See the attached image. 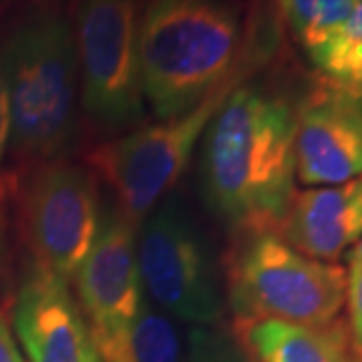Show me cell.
Masks as SVG:
<instances>
[{
	"label": "cell",
	"instance_id": "8",
	"mask_svg": "<svg viewBox=\"0 0 362 362\" xmlns=\"http://www.w3.org/2000/svg\"><path fill=\"white\" fill-rule=\"evenodd\" d=\"M23 220L37 264L69 282L101 230L97 183L77 165L49 163L26 187Z\"/></svg>",
	"mask_w": 362,
	"mask_h": 362
},
{
	"label": "cell",
	"instance_id": "13",
	"mask_svg": "<svg viewBox=\"0 0 362 362\" xmlns=\"http://www.w3.org/2000/svg\"><path fill=\"white\" fill-rule=\"evenodd\" d=\"M244 342L254 362H362L344 322L302 326L259 320L244 326Z\"/></svg>",
	"mask_w": 362,
	"mask_h": 362
},
{
	"label": "cell",
	"instance_id": "19",
	"mask_svg": "<svg viewBox=\"0 0 362 362\" xmlns=\"http://www.w3.org/2000/svg\"><path fill=\"white\" fill-rule=\"evenodd\" d=\"M8 141H11V109H8V95L0 69V175H2V157ZM2 252H4V220H2V180H0V258Z\"/></svg>",
	"mask_w": 362,
	"mask_h": 362
},
{
	"label": "cell",
	"instance_id": "7",
	"mask_svg": "<svg viewBox=\"0 0 362 362\" xmlns=\"http://www.w3.org/2000/svg\"><path fill=\"white\" fill-rule=\"evenodd\" d=\"M143 290L168 316L209 326L223 312V298L209 247L177 204H159L137 240Z\"/></svg>",
	"mask_w": 362,
	"mask_h": 362
},
{
	"label": "cell",
	"instance_id": "11",
	"mask_svg": "<svg viewBox=\"0 0 362 362\" xmlns=\"http://www.w3.org/2000/svg\"><path fill=\"white\" fill-rule=\"evenodd\" d=\"M13 324L28 362H101L66 280L39 264L21 284Z\"/></svg>",
	"mask_w": 362,
	"mask_h": 362
},
{
	"label": "cell",
	"instance_id": "21",
	"mask_svg": "<svg viewBox=\"0 0 362 362\" xmlns=\"http://www.w3.org/2000/svg\"><path fill=\"white\" fill-rule=\"evenodd\" d=\"M349 259L350 262H361L362 259V238L352 246V250H350L349 254Z\"/></svg>",
	"mask_w": 362,
	"mask_h": 362
},
{
	"label": "cell",
	"instance_id": "2",
	"mask_svg": "<svg viewBox=\"0 0 362 362\" xmlns=\"http://www.w3.org/2000/svg\"><path fill=\"white\" fill-rule=\"evenodd\" d=\"M240 16L228 0H147L139 21L143 99L163 119L183 115L228 81Z\"/></svg>",
	"mask_w": 362,
	"mask_h": 362
},
{
	"label": "cell",
	"instance_id": "10",
	"mask_svg": "<svg viewBox=\"0 0 362 362\" xmlns=\"http://www.w3.org/2000/svg\"><path fill=\"white\" fill-rule=\"evenodd\" d=\"M294 161L306 185H338L362 175V103L320 87L294 115Z\"/></svg>",
	"mask_w": 362,
	"mask_h": 362
},
{
	"label": "cell",
	"instance_id": "4",
	"mask_svg": "<svg viewBox=\"0 0 362 362\" xmlns=\"http://www.w3.org/2000/svg\"><path fill=\"white\" fill-rule=\"evenodd\" d=\"M346 270L290 247L274 233H256L233 259L230 306L240 326L280 320L302 326L334 322L344 306Z\"/></svg>",
	"mask_w": 362,
	"mask_h": 362
},
{
	"label": "cell",
	"instance_id": "3",
	"mask_svg": "<svg viewBox=\"0 0 362 362\" xmlns=\"http://www.w3.org/2000/svg\"><path fill=\"white\" fill-rule=\"evenodd\" d=\"M11 109V145L33 161L57 157L73 135L77 101L75 28L57 8L16 26L0 59Z\"/></svg>",
	"mask_w": 362,
	"mask_h": 362
},
{
	"label": "cell",
	"instance_id": "9",
	"mask_svg": "<svg viewBox=\"0 0 362 362\" xmlns=\"http://www.w3.org/2000/svg\"><path fill=\"white\" fill-rule=\"evenodd\" d=\"M75 278L78 306L93 340L117 334L135 320L145 302L135 221L121 209L101 221L99 235Z\"/></svg>",
	"mask_w": 362,
	"mask_h": 362
},
{
	"label": "cell",
	"instance_id": "12",
	"mask_svg": "<svg viewBox=\"0 0 362 362\" xmlns=\"http://www.w3.org/2000/svg\"><path fill=\"white\" fill-rule=\"evenodd\" d=\"M280 230L308 258H340L362 238V175L294 195Z\"/></svg>",
	"mask_w": 362,
	"mask_h": 362
},
{
	"label": "cell",
	"instance_id": "17",
	"mask_svg": "<svg viewBox=\"0 0 362 362\" xmlns=\"http://www.w3.org/2000/svg\"><path fill=\"white\" fill-rule=\"evenodd\" d=\"M183 362H254L233 340L211 332L206 326L197 328L189 337V346Z\"/></svg>",
	"mask_w": 362,
	"mask_h": 362
},
{
	"label": "cell",
	"instance_id": "5",
	"mask_svg": "<svg viewBox=\"0 0 362 362\" xmlns=\"http://www.w3.org/2000/svg\"><path fill=\"white\" fill-rule=\"evenodd\" d=\"M233 81H226L187 113L163 119L95 151L93 163L115 189L127 218L139 220L161 204V197L189 163L197 141L235 89Z\"/></svg>",
	"mask_w": 362,
	"mask_h": 362
},
{
	"label": "cell",
	"instance_id": "6",
	"mask_svg": "<svg viewBox=\"0 0 362 362\" xmlns=\"http://www.w3.org/2000/svg\"><path fill=\"white\" fill-rule=\"evenodd\" d=\"M139 0H78L77 57L87 115L107 129L143 117Z\"/></svg>",
	"mask_w": 362,
	"mask_h": 362
},
{
	"label": "cell",
	"instance_id": "18",
	"mask_svg": "<svg viewBox=\"0 0 362 362\" xmlns=\"http://www.w3.org/2000/svg\"><path fill=\"white\" fill-rule=\"evenodd\" d=\"M344 302L349 306V330L354 340V346L362 354V259L350 262L346 272V296Z\"/></svg>",
	"mask_w": 362,
	"mask_h": 362
},
{
	"label": "cell",
	"instance_id": "1",
	"mask_svg": "<svg viewBox=\"0 0 362 362\" xmlns=\"http://www.w3.org/2000/svg\"><path fill=\"white\" fill-rule=\"evenodd\" d=\"M294 113L286 101L240 87L204 135V187L235 230L272 233L294 197Z\"/></svg>",
	"mask_w": 362,
	"mask_h": 362
},
{
	"label": "cell",
	"instance_id": "20",
	"mask_svg": "<svg viewBox=\"0 0 362 362\" xmlns=\"http://www.w3.org/2000/svg\"><path fill=\"white\" fill-rule=\"evenodd\" d=\"M0 362H25L2 314H0Z\"/></svg>",
	"mask_w": 362,
	"mask_h": 362
},
{
	"label": "cell",
	"instance_id": "14",
	"mask_svg": "<svg viewBox=\"0 0 362 362\" xmlns=\"http://www.w3.org/2000/svg\"><path fill=\"white\" fill-rule=\"evenodd\" d=\"M93 344L101 362H183L177 328L168 314L147 302L125 330L97 338Z\"/></svg>",
	"mask_w": 362,
	"mask_h": 362
},
{
	"label": "cell",
	"instance_id": "16",
	"mask_svg": "<svg viewBox=\"0 0 362 362\" xmlns=\"http://www.w3.org/2000/svg\"><path fill=\"white\" fill-rule=\"evenodd\" d=\"M361 0H278L296 40L310 54L349 23Z\"/></svg>",
	"mask_w": 362,
	"mask_h": 362
},
{
	"label": "cell",
	"instance_id": "15",
	"mask_svg": "<svg viewBox=\"0 0 362 362\" xmlns=\"http://www.w3.org/2000/svg\"><path fill=\"white\" fill-rule=\"evenodd\" d=\"M324 85L362 103V0L349 23L310 52Z\"/></svg>",
	"mask_w": 362,
	"mask_h": 362
}]
</instances>
